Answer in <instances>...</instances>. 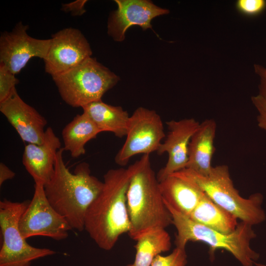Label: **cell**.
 <instances>
[{
  "label": "cell",
  "instance_id": "6da1fadb",
  "mask_svg": "<svg viewBox=\"0 0 266 266\" xmlns=\"http://www.w3.org/2000/svg\"><path fill=\"white\" fill-rule=\"evenodd\" d=\"M138 166V160L127 168L108 170L101 192L87 211L84 230L100 249H112L120 236L130 230L127 192Z\"/></svg>",
  "mask_w": 266,
  "mask_h": 266
},
{
  "label": "cell",
  "instance_id": "7a4b0ae2",
  "mask_svg": "<svg viewBox=\"0 0 266 266\" xmlns=\"http://www.w3.org/2000/svg\"><path fill=\"white\" fill-rule=\"evenodd\" d=\"M64 148L57 152L54 171L44 185L46 198L52 207L68 222L72 229L84 230L87 211L101 192L103 183L91 174L90 165L78 164L73 172L63 159Z\"/></svg>",
  "mask_w": 266,
  "mask_h": 266
},
{
  "label": "cell",
  "instance_id": "3957f363",
  "mask_svg": "<svg viewBox=\"0 0 266 266\" xmlns=\"http://www.w3.org/2000/svg\"><path fill=\"white\" fill-rule=\"evenodd\" d=\"M127 208L131 223L128 234L133 240L152 230L166 229L172 225L150 155H143L138 160L127 192Z\"/></svg>",
  "mask_w": 266,
  "mask_h": 266
},
{
  "label": "cell",
  "instance_id": "277c9868",
  "mask_svg": "<svg viewBox=\"0 0 266 266\" xmlns=\"http://www.w3.org/2000/svg\"><path fill=\"white\" fill-rule=\"evenodd\" d=\"M171 175L197 186L215 203L242 222L253 226L262 223L266 219L262 207V195L255 193L248 198L240 196L234 186L229 167L226 165L213 166L207 175H202L186 168Z\"/></svg>",
  "mask_w": 266,
  "mask_h": 266
},
{
  "label": "cell",
  "instance_id": "5b68a950",
  "mask_svg": "<svg viewBox=\"0 0 266 266\" xmlns=\"http://www.w3.org/2000/svg\"><path fill=\"white\" fill-rule=\"evenodd\" d=\"M165 203L171 215L172 225L177 231L176 247L185 248L189 241L202 242L209 246L211 255L217 249H224L242 266H254L259 258V254L250 246L251 240L256 237L252 225L241 221L234 231L225 233L199 224Z\"/></svg>",
  "mask_w": 266,
  "mask_h": 266
},
{
  "label": "cell",
  "instance_id": "8992f818",
  "mask_svg": "<svg viewBox=\"0 0 266 266\" xmlns=\"http://www.w3.org/2000/svg\"><path fill=\"white\" fill-rule=\"evenodd\" d=\"M52 77L62 100L74 107L101 100L120 80L119 76L92 57Z\"/></svg>",
  "mask_w": 266,
  "mask_h": 266
},
{
  "label": "cell",
  "instance_id": "52a82bcc",
  "mask_svg": "<svg viewBox=\"0 0 266 266\" xmlns=\"http://www.w3.org/2000/svg\"><path fill=\"white\" fill-rule=\"evenodd\" d=\"M30 200L13 202L7 199L0 201V227L2 245L0 250V266H31L36 259L56 253L48 248L30 245L20 231V217Z\"/></svg>",
  "mask_w": 266,
  "mask_h": 266
},
{
  "label": "cell",
  "instance_id": "ba28073f",
  "mask_svg": "<svg viewBox=\"0 0 266 266\" xmlns=\"http://www.w3.org/2000/svg\"><path fill=\"white\" fill-rule=\"evenodd\" d=\"M126 140L115 157V162L124 166L138 154L157 152L166 137L161 116L153 110L137 108L130 116Z\"/></svg>",
  "mask_w": 266,
  "mask_h": 266
},
{
  "label": "cell",
  "instance_id": "9c48e42d",
  "mask_svg": "<svg viewBox=\"0 0 266 266\" xmlns=\"http://www.w3.org/2000/svg\"><path fill=\"white\" fill-rule=\"evenodd\" d=\"M20 231L24 238L35 236L61 240L72 229L66 220L52 207L44 190V185L35 183L33 197L21 215Z\"/></svg>",
  "mask_w": 266,
  "mask_h": 266
},
{
  "label": "cell",
  "instance_id": "30bf717a",
  "mask_svg": "<svg viewBox=\"0 0 266 266\" xmlns=\"http://www.w3.org/2000/svg\"><path fill=\"white\" fill-rule=\"evenodd\" d=\"M43 60L46 73L51 76L64 72L92 57L90 44L80 31L67 28L53 34Z\"/></svg>",
  "mask_w": 266,
  "mask_h": 266
},
{
  "label": "cell",
  "instance_id": "8fae6325",
  "mask_svg": "<svg viewBox=\"0 0 266 266\" xmlns=\"http://www.w3.org/2000/svg\"><path fill=\"white\" fill-rule=\"evenodd\" d=\"M28 25L21 22L10 32L4 31L0 36V64L15 75L19 73L30 60L34 57L46 58L50 39H41L28 34Z\"/></svg>",
  "mask_w": 266,
  "mask_h": 266
},
{
  "label": "cell",
  "instance_id": "7c38bea8",
  "mask_svg": "<svg viewBox=\"0 0 266 266\" xmlns=\"http://www.w3.org/2000/svg\"><path fill=\"white\" fill-rule=\"evenodd\" d=\"M117 8L112 11L107 21V33L117 42H122L130 27L138 26L143 31L152 29V20L168 14L167 9L160 7L149 0H115Z\"/></svg>",
  "mask_w": 266,
  "mask_h": 266
},
{
  "label": "cell",
  "instance_id": "4fadbf2b",
  "mask_svg": "<svg viewBox=\"0 0 266 266\" xmlns=\"http://www.w3.org/2000/svg\"><path fill=\"white\" fill-rule=\"evenodd\" d=\"M166 124L167 134L157 152L160 155L167 153L168 159L157 175L159 181L186 167L190 141L200 123L194 118H187L170 120Z\"/></svg>",
  "mask_w": 266,
  "mask_h": 266
},
{
  "label": "cell",
  "instance_id": "5bb4252c",
  "mask_svg": "<svg viewBox=\"0 0 266 266\" xmlns=\"http://www.w3.org/2000/svg\"><path fill=\"white\" fill-rule=\"evenodd\" d=\"M0 111L23 141L37 144L43 142L47 120L25 102L17 90L0 103Z\"/></svg>",
  "mask_w": 266,
  "mask_h": 266
},
{
  "label": "cell",
  "instance_id": "9a60e30c",
  "mask_svg": "<svg viewBox=\"0 0 266 266\" xmlns=\"http://www.w3.org/2000/svg\"><path fill=\"white\" fill-rule=\"evenodd\" d=\"M59 138L51 127L45 132L43 142L39 144L28 143L24 148L22 163L35 183L44 185L54 171L56 157L61 147Z\"/></svg>",
  "mask_w": 266,
  "mask_h": 266
},
{
  "label": "cell",
  "instance_id": "2e32d148",
  "mask_svg": "<svg viewBox=\"0 0 266 266\" xmlns=\"http://www.w3.org/2000/svg\"><path fill=\"white\" fill-rule=\"evenodd\" d=\"M216 128V123L212 119L200 123L190 141L188 161L185 168L202 175L210 172L213 167L211 161L215 151Z\"/></svg>",
  "mask_w": 266,
  "mask_h": 266
},
{
  "label": "cell",
  "instance_id": "e0dca14e",
  "mask_svg": "<svg viewBox=\"0 0 266 266\" xmlns=\"http://www.w3.org/2000/svg\"><path fill=\"white\" fill-rule=\"evenodd\" d=\"M159 186L164 202L188 217L203 194L197 186L174 175L159 181Z\"/></svg>",
  "mask_w": 266,
  "mask_h": 266
},
{
  "label": "cell",
  "instance_id": "ac0fdd59",
  "mask_svg": "<svg viewBox=\"0 0 266 266\" xmlns=\"http://www.w3.org/2000/svg\"><path fill=\"white\" fill-rule=\"evenodd\" d=\"M82 108L101 133L110 132L119 138L126 136L130 116L122 107L106 103L101 100Z\"/></svg>",
  "mask_w": 266,
  "mask_h": 266
},
{
  "label": "cell",
  "instance_id": "d6986e66",
  "mask_svg": "<svg viewBox=\"0 0 266 266\" xmlns=\"http://www.w3.org/2000/svg\"><path fill=\"white\" fill-rule=\"evenodd\" d=\"M189 217L199 224L225 233L234 231L238 224L237 217L215 203L204 192Z\"/></svg>",
  "mask_w": 266,
  "mask_h": 266
},
{
  "label": "cell",
  "instance_id": "ffe728a7",
  "mask_svg": "<svg viewBox=\"0 0 266 266\" xmlns=\"http://www.w3.org/2000/svg\"><path fill=\"white\" fill-rule=\"evenodd\" d=\"M100 133L87 115L83 112L78 114L62 131L63 148L70 152L72 157L78 158L85 154L86 143Z\"/></svg>",
  "mask_w": 266,
  "mask_h": 266
},
{
  "label": "cell",
  "instance_id": "44dd1931",
  "mask_svg": "<svg viewBox=\"0 0 266 266\" xmlns=\"http://www.w3.org/2000/svg\"><path fill=\"white\" fill-rule=\"evenodd\" d=\"M135 241L134 261L126 266H151L156 257L169 251L171 247L170 235L164 229L149 231Z\"/></svg>",
  "mask_w": 266,
  "mask_h": 266
},
{
  "label": "cell",
  "instance_id": "7402d4cb",
  "mask_svg": "<svg viewBox=\"0 0 266 266\" xmlns=\"http://www.w3.org/2000/svg\"><path fill=\"white\" fill-rule=\"evenodd\" d=\"M19 80L5 66L0 64V103L11 97L16 91Z\"/></svg>",
  "mask_w": 266,
  "mask_h": 266
},
{
  "label": "cell",
  "instance_id": "603a6c76",
  "mask_svg": "<svg viewBox=\"0 0 266 266\" xmlns=\"http://www.w3.org/2000/svg\"><path fill=\"white\" fill-rule=\"evenodd\" d=\"M187 264L185 248L175 247L168 255L156 257L151 266H186Z\"/></svg>",
  "mask_w": 266,
  "mask_h": 266
},
{
  "label": "cell",
  "instance_id": "cb8c5ba5",
  "mask_svg": "<svg viewBox=\"0 0 266 266\" xmlns=\"http://www.w3.org/2000/svg\"><path fill=\"white\" fill-rule=\"evenodd\" d=\"M266 7L265 0H238L236 8L241 13L247 15H256L262 12Z\"/></svg>",
  "mask_w": 266,
  "mask_h": 266
},
{
  "label": "cell",
  "instance_id": "d4e9b609",
  "mask_svg": "<svg viewBox=\"0 0 266 266\" xmlns=\"http://www.w3.org/2000/svg\"><path fill=\"white\" fill-rule=\"evenodd\" d=\"M251 101L258 112L257 117L258 126L266 131V98L258 94L252 96Z\"/></svg>",
  "mask_w": 266,
  "mask_h": 266
},
{
  "label": "cell",
  "instance_id": "484cf974",
  "mask_svg": "<svg viewBox=\"0 0 266 266\" xmlns=\"http://www.w3.org/2000/svg\"><path fill=\"white\" fill-rule=\"evenodd\" d=\"M87 0H77L72 2L63 3L61 10L66 12H70L74 16H81L86 12L85 5Z\"/></svg>",
  "mask_w": 266,
  "mask_h": 266
},
{
  "label": "cell",
  "instance_id": "4316f807",
  "mask_svg": "<svg viewBox=\"0 0 266 266\" xmlns=\"http://www.w3.org/2000/svg\"><path fill=\"white\" fill-rule=\"evenodd\" d=\"M255 73L260 78L259 95L266 98V68L260 65H254Z\"/></svg>",
  "mask_w": 266,
  "mask_h": 266
},
{
  "label": "cell",
  "instance_id": "83f0119b",
  "mask_svg": "<svg viewBox=\"0 0 266 266\" xmlns=\"http://www.w3.org/2000/svg\"><path fill=\"white\" fill-rule=\"evenodd\" d=\"M15 176V173L3 163H0V186L9 179H12Z\"/></svg>",
  "mask_w": 266,
  "mask_h": 266
},
{
  "label": "cell",
  "instance_id": "f1b7e54d",
  "mask_svg": "<svg viewBox=\"0 0 266 266\" xmlns=\"http://www.w3.org/2000/svg\"><path fill=\"white\" fill-rule=\"evenodd\" d=\"M254 266H266V264H264L262 263H258L257 262L254 263Z\"/></svg>",
  "mask_w": 266,
  "mask_h": 266
}]
</instances>
